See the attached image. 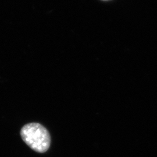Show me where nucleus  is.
Masks as SVG:
<instances>
[{"instance_id":"nucleus-1","label":"nucleus","mask_w":157,"mask_h":157,"mask_svg":"<svg viewBox=\"0 0 157 157\" xmlns=\"http://www.w3.org/2000/svg\"><path fill=\"white\" fill-rule=\"evenodd\" d=\"M23 140L34 151L43 153L50 146V136L48 130L38 123L25 125L21 130Z\"/></svg>"},{"instance_id":"nucleus-2","label":"nucleus","mask_w":157,"mask_h":157,"mask_svg":"<svg viewBox=\"0 0 157 157\" xmlns=\"http://www.w3.org/2000/svg\"><path fill=\"white\" fill-rule=\"evenodd\" d=\"M102 1H109V0H102Z\"/></svg>"}]
</instances>
